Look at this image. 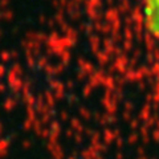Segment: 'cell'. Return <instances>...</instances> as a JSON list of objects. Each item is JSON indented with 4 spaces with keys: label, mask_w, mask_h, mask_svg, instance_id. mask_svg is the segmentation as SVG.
Here are the masks:
<instances>
[{
    "label": "cell",
    "mask_w": 159,
    "mask_h": 159,
    "mask_svg": "<svg viewBox=\"0 0 159 159\" xmlns=\"http://www.w3.org/2000/svg\"><path fill=\"white\" fill-rule=\"evenodd\" d=\"M143 16L148 33L159 39V0H143Z\"/></svg>",
    "instance_id": "1"
}]
</instances>
